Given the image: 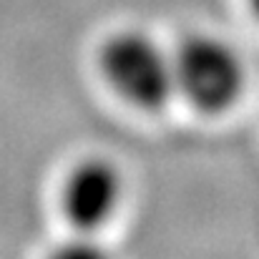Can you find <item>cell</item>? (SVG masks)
I'll return each instance as SVG.
<instances>
[{
  "mask_svg": "<svg viewBox=\"0 0 259 259\" xmlns=\"http://www.w3.org/2000/svg\"><path fill=\"white\" fill-rule=\"evenodd\" d=\"M101 71L108 86L141 111L164 108L176 93L171 53L141 30L111 35L101 48Z\"/></svg>",
  "mask_w": 259,
  "mask_h": 259,
  "instance_id": "cell-1",
  "label": "cell"
},
{
  "mask_svg": "<svg viewBox=\"0 0 259 259\" xmlns=\"http://www.w3.org/2000/svg\"><path fill=\"white\" fill-rule=\"evenodd\" d=\"M123 179L118 169L106 159L78 161L63 181L61 204L68 222L81 229L93 232L111 222L116 209L121 206Z\"/></svg>",
  "mask_w": 259,
  "mask_h": 259,
  "instance_id": "cell-3",
  "label": "cell"
},
{
  "mask_svg": "<svg viewBox=\"0 0 259 259\" xmlns=\"http://www.w3.org/2000/svg\"><path fill=\"white\" fill-rule=\"evenodd\" d=\"M249 5H252V10H254V15H257V20H259V0H249Z\"/></svg>",
  "mask_w": 259,
  "mask_h": 259,
  "instance_id": "cell-4",
  "label": "cell"
},
{
  "mask_svg": "<svg viewBox=\"0 0 259 259\" xmlns=\"http://www.w3.org/2000/svg\"><path fill=\"white\" fill-rule=\"evenodd\" d=\"M174 86L196 111L222 113L244 91V63L239 53L217 35H189L171 53Z\"/></svg>",
  "mask_w": 259,
  "mask_h": 259,
  "instance_id": "cell-2",
  "label": "cell"
}]
</instances>
